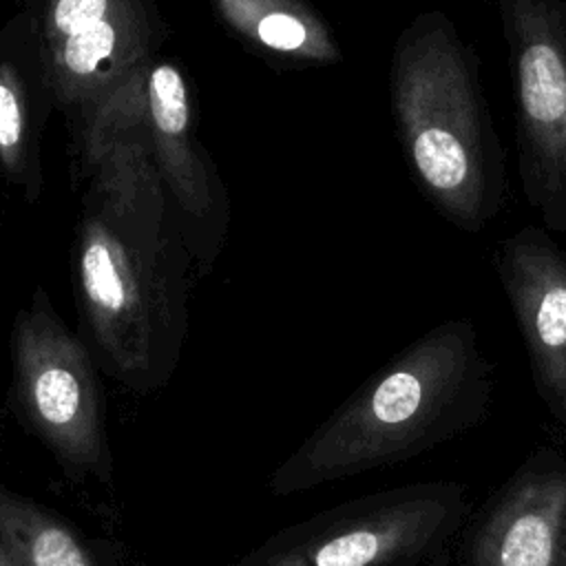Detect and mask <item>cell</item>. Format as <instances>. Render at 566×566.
Wrapping results in <instances>:
<instances>
[{"instance_id":"obj_7","label":"cell","mask_w":566,"mask_h":566,"mask_svg":"<svg viewBox=\"0 0 566 566\" xmlns=\"http://www.w3.org/2000/svg\"><path fill=\"white\" fill-rule=\"evenodd\" d=\"M11 356L18 400L42 440L73 467L99 464L104 436L93 365L42 290L15 318Z\"/></svg>"},{"instance_id":"obj_12","label":"cell","mask_w":566,"mask_h":566,"mask_svg":"<svg viewBox=\"0 0 566 566\" xmlns=\"http://www.w3.org/2000/svg\"><path fill=\"white\" fill-rule=\"evenodd\" d=\"M0 544L11 566H93L88 551L62 522L2 486Z\"/></svg>"},{"instance_id":"obj_9","label":"cell","mask_w":566,"mask_h":566,"mask_svg":"<svg viewBox=\"0 0 566 566\" xmlns=\"http://www.w3.org/2000/svg\"><path fill=\"white\" fill-rule=\"evenodd\" d=\"M566 535V455L533 451L473 520L467 566H557Z\"/></svg>"},{"instance_id":"obj_5","label":"cell","mask_w":566,"mask_h":566,"mask_svg":"<svg viewBox=\"0 0 566 566\" xmlns=\"http://www.w3.org/2000/svg\"><path fill=\"white\" fill-rule=\"evenodd\" d=\"M491 2L509 51L522 192L542 228L566 239V2Z\"/></svg>"},{"instance_id":"obj_15","label":"cell","mask_w":566,"mask_h":566,"mask_svg":"<svg viewBox=\"0 0 566 566\" xmlns=\"http://www.w3.org/2000/svg\"><path fill=\"white\" fill-rule=\"evenodd\" d=\"M564 2H566V0H564Z\"/></svg>"},{"instance_id":"obj_11","label":"cell","mask_w":566,"mask_h":566,"mask_svg":"<svg viewBox=\"0 0 566 566\" xmlns=\"http://www.w3.org/2000/svg\"><path fill=\"white\" fill-rule=\"evenodd\" d=\"M24 20H18V55L4 46L0 53V166L4 175L35 199L42 186L38 133L40 122L33 113V88L22 55Z\"/></svg>"},{"instance_id":"obj_8","label":"cell","mask_w":566,"mask_h":566,"mask_svg":"<svg viewBox=\"0 0 566 566\" xmlns=\"http://www.w3.org/2000/svg\"><path fill=\"white\" fill-rule=\"evenodd\" d=\"M524 340L537 396L566 429V250L537 226L500 241L493 256Z\"/></svg>"},{"instance_id":"obj_3","label":"cell","mask_w":566,"mask_h":566,"mask_svg":"<svg viewBox=\"0 0 566 566\" xmlns=\"http://www.w3.org/2000/svg\"><path fill=\"white\" fill-rule=\"evenodd\" d=\"M389 104L411 175L462 232L484 230L506 206V155L480 82V57L438 9L396 38Z\"/></svg>"},{"instance_id":"obj_4","label":"cell","mask_w":566,"mask_h":566,"mask_svg":"<svg viewBox=\"0 0 566 566\" xmlns=\"http://www.w3.org/2000/svg\"><path fill=\"white\" fill-rule=\"evenodd\" d=\"M460 482H411L358 495L272 533L230 566H422L469 517Z\"/></svg>"},{"instance_id":"obj_14","label":"cell","mask_w":566,"mask_h":566,"mask_svg":"<svg viewBox=\"0 0 566 566\" xmlns=\"http://www.w3.org/2000/svg\"><path fill=\"white\" fill-rule=\"evenodd\" d=\"M0 566H11V559H9V555H7L2 544H0Z\"/></svg>"},{"instance_id":"obj_13","label":"cell","mask_w":566,"mask_h":566,"mask_svg":"<svg viewBox=\"0 0 566 566\" xmlns=\"http://www.w3.org/2000/svg\"><path fill=\"white\" fill-rule=\"evenodd\" d=\"M424 566H453V559H451V546L440 551L436 557H431Z\"/></svg>"},{"instance_id":"obj_2","label":"cell","mask_w":566,"mask_h":566,"mask_svg":"<svg viewBox=\"0 0 566 566\" xmlns=\"http://www.w3.org/2000/svg\"><path fill=\"white\" fill-rule=\"evenodd\" d=\"M493 365L471 321H444L371 374L270 475L274 495L402 464L478 427Z\"/></svg>"},{"instance_id":"obj_10","label":"cell","mask_w":566,"mask_h":566,"mask_svg":"<svg viewBox=\"0 0 566 566\" xmlns=\"http://www.w3.org/2000/svg\"><path fill=\"white\" fill-rule=\"evenodd\" d=\"M223 24L256 55L283 69L340 62L329 22L307 0H212Z\"/></svg>"},{"instance_id":"obj_1","label":"cell","mask_w":566,"mask_h":566,"mask_svg":"<svg viewBox=\"0 0 566 566\" xmlns=\"http://www.w3.org/2000/svg\"><path fill=\"white\" fill-rule=\"evenodd\" d=\"M82 122L88 188L77 226V294L104 358L139 380L181 343L195 263L139 133L108 104Z\"/></svg>"},{"instance_id":"obj_6","label":"cell","mask_w":566,"mask_h":566,"mask_svg":"<svg viewBox=\"0 0 566 566\" xmlns=\"http://www.w3.org/2000/svg\"><path fill=\"white\" fill-rule=\"evenodd\" d=\"M97 104L119 113L148 146L197 274H208L228 237L230 201L210 155L195 135L184 73L172 62L146 60Z\"/></svg>"}]
</instances>
